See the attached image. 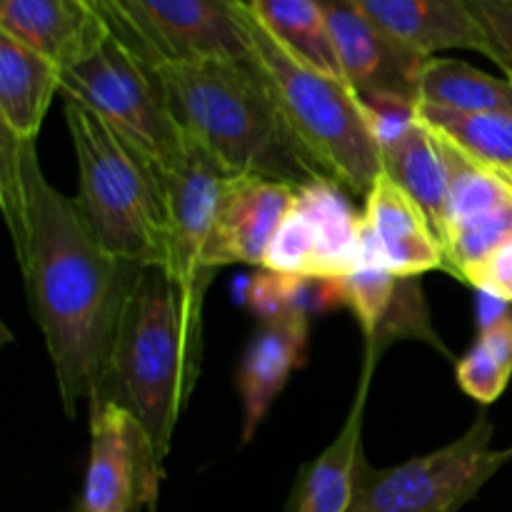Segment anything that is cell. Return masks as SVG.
I'll use <instances>...</instances> for the list:
<instances>
[{
	"mask_svg": "<svg viewBox=\"0 0 512 512\" xmlns=\"http://www.w3.org/2000/svg\"><path fill=\"white\" fill-rule=\"evenodd\" d=\"M388 35L420 55L473 50L493 58L488 35L468 0H353Z\"/></svg>",
	"mask_w": 512,
	"mask_h": 512,
	"instance_id": "obj_17",
	"label": "cell"
},
{
	"mask_svg": "<svg viewBox=\"0 0 512 512\" xmlns=\"http://www.w3.org/2000/svg\"><path fill=\"white\" fill-rule=\"evenodd\" d=\"M490 443L493 423L478 415L453 443L408 463L375 468L363 458L350 512H460L512 460V448Z\"/></svg>",
	"mask_w": 512,
	"mask_h": 512,
	"instance_id": "obj_6",
	"label": "cell"
},
{
	"mask_svg": "<svg viewBox=\"0 0 512 512\" xmlns=\"http://www.w3.org/2000/svg\"><path fill=\"white\" fill-rule=\"evenodd\" d=\"M508 310L510 308L505 300L495 298V295H488V293H480L478 290V333L480 330L490 328L493 323H498Z\"/></svg>",
	"mask_w": 512,
	"mask_h": 512,
	"instance_id": "obj_31",
	"label": "cell"
},
{
	"mask_svg": "<svg viewBox=\"0 0 512 512\" xmlns=\"http://www.w3.org/2000/svg\"><path fill=\"white\" fill-rule=\"evenodd\" d=\"M455 378L463 393L478 400L480 405H490L505 393L512 370L493 358L480 343H475L455 365Z\"/></svg>",
	"mask_w": 512,
	"mask_h": 512,
	"instance_id": "obj_27",
	"label": "cell"
},
{
	"mask_svg": "<svg viewBox=\"0 0 512 512\" xmlns=\"http://www.w3.org/2000/svg\"><path fill=\"white\" fill-rule=\"evenodd\" d=\"M328 18L343 78L358 98H400L418 103L428 55L385 33L353 0H318Z\"/></svg>",
	"mask_w": 512,
	"mask_h": 512,
	"instance_id": "obj_12",
	"label": "cell"
},
{
	"mask_svg": "<svg viewBox=\"0 0 512 512\" xmlns=\"http://www.w3.org/2000/svg\"><path fill=\"white\" fill-rule=\"evenodd\" d=\"M0 33L65 70L93 53L110 28L93 0H0Z\"/></svg>",
	"mask_w": 512,
	"mask_h": 512,
	"instance_id": "obj_15",
	"label": "cell"
},
{
	"mask_svg": "<svg viewBox=\"0 0 512 512\" xmlns=\"http://www.w3.org/2000/svg\"><path fill=\"white\" fill-rule=\"evenodd\" d=\"M468 5L488 35L490 60L512 80V0H468Z\"/></svg>",
	"mask_w": 512,
	"mask_h": 512,
	"instance_id": "obj_28",
	"label": "cell"
},
{
	"mask_svg": "<svg viewBox=\"0 0 512 512\" xmlns=\"http://www.w3.org/2000/svg\"><path fill=\"white\" fill-rule=\"evenodd\" d=\"M360 265H380L398 278L445 270V250L433 225L418 203L385 173L365 195Z\"/></svg>",
	"mask_w": 512,
	"mask_h": 512,
	"instance_id": "obj_13",
	"label": "cell"
},
{
	"mask_svg": "<svg viewBox=\"0 0 512 512\" xmlns=\"http://www.w3.org/2000/svg\"><path fill=\"white\" fill-rule=\"evenodd\" d=\"M400 280L403 278L380 268V265H358L353 273L340 278L345 308L353 310V315L358 318L365 343H370L383 325L395 293H398Z\"/></svg>",
	"mask_w": 512,
	"mask_h": 512,
	"instance_id": "obj_25",
	"label": "cell"
},
{
	"mask_svg": "<svg viewBox=\"0 0 512 512\" xmlns=\"http://www.w3.org/2000/svg\"><path fill=\"white\" fill-rule=\"evenodd\" d=\"M78 160V208L95 243L130 265H170L163 173L100 115L65 100Z\"/></svg>",
	"mask_w": 512,
	"mask_h": 512,
	"instance_id": "obj_4",
	"label": "cell"
},
{
	"mask_svg": "<svg viewBox=\"0 0 512 512\" xmlns=\"http://www.w3.org/2000/svg\"><path fill=\"white\" fill-rule=\"evenodd\" d=\"M290 288H293V275L260 268L243 280V298L240 300L248 305L260 325L278 323L290 315H300L293 310Z\"/></svg>",
	"mask_w": 512,
	"mask_h": 512,
	"instance_id": "obj_26",
	"label": "cell"
},
{
	"mask_svg": "<svg viewBox=\"0 0 512 512\" xmlns=\"http://www.w3.org/2000/svg\"><path fill=\"white\" fill-rule=\"evenodd\" d=\"M310 318L290 315L278 323H263L250 338L240 363V398H243V445L253 440L268 418L275 398L293 370L305 365Z\"/></svg>",
	"mask_w": 512,
	"mask_h": 512,
	"instance_id": "obj_18",
	"label": "cell"
},
{
	"mask_svg": "<svg viewBox=\"0 0 512 512\" xmlns=\"http://www.w3.org/2000/svg\"><path fill=\"white\" fill-rule=\"evenodd\" d=\"M478 343L483 345L498 363H503L505 368L512 370V310H508L498 323L480 330Z\"/></svg>",
	"mask_w": 512,
	"mask_h": 512,
	"instance_id": "obj_30",
	"label": "cell"
},
{
	"mask_svg": "<svg viewBox=\"0 0 512 512\" xmlns=\"http://www.w3.org/2000/svg\"><path fill=\"white\" fill-rule=\"evenodd\" d=\"M65 100L85 105L138 153L168 168L183 145V130L168 108L155 68L125 48L113 33L60 73Z\"/></svg>",
	"mask_w": 512,
	"mask_h": 512,
	"instance_id": "obj_7",
	"label": "cell"
},
{
	"mask_svg": "<svg viewBox=\"0 0 512 512\" xmlns=\"http://www.w3.org/2000/svg\"><path fill=\"white\" fill-rule=\"evenodd\" d=\"M83 512H155L165 478L158 448L133 413L93 395Z\"/></svg>",
	"mask_w": 512,
	"mask_h": 512,
	"instance_id": "obj_9",
	"label": "cell"
},
{
	"mask_svg": "<svg viewBox=\"0 0 512 512\" xmlns=\"http://www.w3.org/2000/svg\"><path fill=\"white\" fill-rule=\"evenodd\" d=\"M340 188L333 180H315L295 190L263 268L300 278H345L358 268L363 215Z\"/></svg>",
	"mask_w": 512,
	"mask_h": 512,
	"instance_id": "obj_10",
	"label": "cell"
},
{
	"mask_svg": "<svg viewBox=\"0 0 512 512\" xmlns=\"http://www.w3.org/2000/svg\"><path fill=\"white\" fill-rule=\"evenodd\" d=\"M425 340L428 345H433L435 350H443L448 355V348L443 345V340L438 338V333L433 330L430 323L428 305H425L423 288H420L418 278H403L398 285V293H395L393 305H390L388 315H385L383 325L375 333V338L370 343H365V358L378 360L383 358L385 350L395 343V340Z\"/></svg>",
	"mask_w": 512,
	"mask_h": 512,
	"instance_id": "obj_24",
	"label": "cell"
},
{
	"mask_svg": "<svg viewBox=\"0 0 512 512\" xmlns=\"http://www.w3.org/2000/svg\"><path fill=\"white\" fill-rule=\"evenodd\" d=\"M245 23L255 60L268 75L298 138L335 183L365 198L383 173V158L355 90L345 80L293 58L260 25L250 5Z\"/></svg>",
	"mask_w": 512,
	"mask_h": 512,
	"instance_id": "obj_5",
	"label": "cell"
},
{
	"mask_svg": "<svg viewBox=\"0 0 512 512\" xmlns=\"http://www.w3.org/2000/svg\"><path fill=\"white\" fill-rule=\"evenodd\" d=\"M110 33L150 68L255 58L248 0H93Z\"/></svg>",
	"mask_w": 512,
	"mask_h": 512,
	"instance_id": "obj_8",
	"label": "cell"
},
{
	"mask_svg": "<svg viewBox=\"0 0 512 512\" xmlns=\"http://www.w3.org/2000/svg\"><path fill=\"white\" fill-rule=\"evenodd\" d=\"M63 70L28 45L0 33V123L20 140L35 143L45 113L60 90Z\"/></svg>",
	"mask_w": 512,
	"mask_h": 512,
	"instance_id": "obj_20",
	"label": "cell"
},
{
	"mask_svg": "<svg viewBox=\"0 0 512 512\" xmlns=\"http://www.w3.org/2000/svg\"><path fill=\"white\" fill-rule=\"evenodd\" d=\"M380 158H383V173L390 175L418 203L443 243L448 230L450 168L440 135H435L418 118L403 138L380 148Z\"/></svg>",
	"mask_w": 512,
	"mask_h": 512,
	"instance_id": "obj_19",
	"label": "cell"
},
{
	"mask_svg": "<svg viewBox=\"0 0 512 512\" xmlns=\"http://www.w3.org/2000/svg\"><path fill=\"white\" fill-rule=\"evenodd\" d=\"M265 30L293 58L330 78H343L328 18L318 0H248Z\"/></svg>",
	"mask_w": 512,
	"mask_h": 512,
	"instance_id": "obj_21",
	"label": "cell"
},
{
	"mask_svg": "<svg viewBox=\"0 0 512 512\" xmlns=\"http://www.w3.org/2000/svg\"><path fill=\"white\" fill-rule=\"evenodd\" d=\"M295 185L238 175L223 198L218 223L205 250V270L245 263L263 268L275 233L295 198Z\"/></svg>",
	"mask_w": 512,
	"mask_h": 512,
	"instance_id": "obj_14",
	"label": "cell"
},
{
	"mask_svg": "<svg viewBox=\"0 0 512 512\" xmlns=\"http://www.w3.org/2000/svg\"><path fill=\"white\" fill-rule=\"evenodd\" d=\"M160 173L170 228L168 268L185 280L210 278L215 270H205V250L218 223L225 193L238 175L225 170L203 145L190 140L188 135L173 163Z\"/></svg>",
	"mask_w": 512,
	"mask_h": 512,
	"instance_id": "obj_11",
	"label": "cell"
},
{
	"mask_svg": "<svg viewBox=\"0 0 512 512\" xmlns=\"http://www.w3.org/2000/svg\"><path fill=\"white\" fill-rule=\"evenodd\" d=\"M0 205L60 403L75 418L80 400H90L103 383L138 265L115 260L95 243L75 200L48 183L35 143L8 130H0Z\"/></svg>",
	"mask_w": 512,
	"mask_h": 512,
	"instance_id": "obj_1",
	"label": "cell"
},
{
	"mask_svg": "<svg viewBox=\"0 0 512 512\" xmlns=\"http://www.w3.org/2000/svg\"><path fill=\"white\" fill-rule=\"evenodd\" d=\"M210 283L213 275L185 280L168 265H138L115 325L103 383L93 393L133 413L163 460L203 370V308Z\"/></svg>",
	"mask_w": 512,
	"mask_h": 512,
	"instance_id": "obj_2",
	"label": "cell"
},
{
	"mask_svg": "<svg viewBox=\"0 0 512 512\" xmlns=\"http://www.w3.org/2000/svg\"><path fill=\"white\" fill-rule=\"evenodd\" d=\"M378 360L365 358L350 413L333 443L298 470L293 490L283 512H350L355 498V480L363 463V423L368 390Z\"/></svg>",
	"mask_w": 512,
	"mask_h": 512,
	"instance_id": "obj_16",
	"label": "cell"
},
{
	"mask_svg": "<svg viewBox=\"0 0 512 512\" xmlns=\"http://www.w3.org/2000/svg\"><path fill=\"white\" fill-rule=\"evenodd\" d=\"M418 118L465 158L512 185V113H460L418 103Z\"/></svg>",
	"mask_w": 512,
	"mask_h": 512,
	"instance_id": "obj_22",
	"label": "cell"
},
{
	"mask_svg": "<svg viewBox=\"0 0 512 512\" xmlns=\"http://www.w3.org/2000/svg\"><path fill=\"white\" fill-rule=\"evenodd\" d=\"M463 283L473 285L480 293L512 303V238L500 243L493 253L485 255L463 273Z\"/></svg>",
	"mask_w": 512,
	"mask_h": 512,
	"instance_id": "obj_29",
	"label": "cell"
},
{
	"mask_svg": "<svg viewBox=\"0 0 512 512\" xmlns=\"http://www.w3.org/2000/svg\"><path fill=\"white\" fill-rule=\"evenodd\" d=\"M155 75L178 128L233 175L295 188L333 180L288 123L255 58L170 63Z\"/></svg>",
	"mask_w": 512,
	"mask_h": 512,
	"instance_id": "obj_3",
	"label": "cell"
},
{
	"mask_svg": "<svg viewBox=\"0 0 512 512\" xmlns=\"http://www.w3.org/2000/svg\"><path fill=\"white\" fill-rule=\"evenodd\" d=\"M418 103L460 113H512V80L495 78L463 60L430 58L420 78Z\"/></svg>",
	"mask_w": 512,
	"mask_h": 512,
	"instance_id": "obj_23",
	"label": "cell"
}]
</instances>
